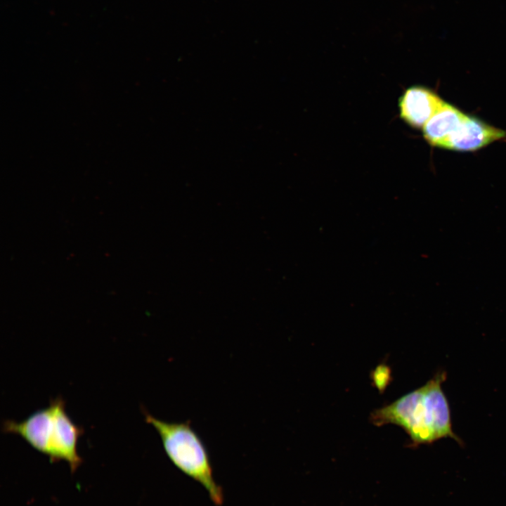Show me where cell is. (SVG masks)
I'll return each mask as SVG.
<instances>
[{
    "instance_id": "cell-1",
    "label": "cell",
    "mask_w": 506,
    "mask_h": 506,
    "mask_svg": "<svg viewBox=\"0 0 506 506\" xmlns=\"http://www.w3.org/2000/svg\"><path fill=\"white\" fill-rule=\"evenodd\" d=\"M446 379V372H438L422 387L374 410L371 422L378 427L399 426L415 446L430 444L443 438L462 444L453 431L449 403L441 387Z\"/></svg>"
},
{
    "instance_id": "cell-2",
    "label": "cell",
    "mask_w": 506,
    "mask_h": 506,
    "mask_svg": "<svg viewBox=\"0 0 506 506\" xmlns=\"http://www.w3.org/2000/svg\"><path fill=\"white\" fill-rule=\"evenodd\" d=\"M2 431L20 436L34 449L48 456L51 462H67L72 471L82 462L77 446L84 429L70 418L60 397L52 399L47 408L34 412L22 422L4 421Z\"/></svg>"
},
{
    "instance_id": "cell-3",
    "label": "cell",
    "mask_w": 506,
    "mask_h": 506,
    "mask_svg": "<svg viewBox=\"0 0 506 506\" xmlns=\"http://www.w3.org/2000/svg\"><path fill=\"white\" fill-rule=\"evenodd\" d=\"M145 420L158 433L164 450L172 464L199 483L210 500L220 506L224 500L221 487L216 481L207 450L190 422H168L143 410Z\"/></svg>"
},
{
    "instance_id": "cell-4",
    "label": "cell",
    "mask_w": 506,
    "mask_h": 506,
    "mask_svg": "<svg viewBox=\"0 0 506 506\" xmlns=\"http://www.w3.org/2000/svg\"><path fill=\"white\" fill-rule=\"evenodd\" d=\"M506 138V131L465 113L446 138L443 149L474 152Z\"/></svg>"
},
{
    "instance_id": "cell-5",
    "label": "cell",
    "mask_w": 506,
    "mask_h": 506,
    "mask_svg": "<svg viewBox=\"0 0 506 506\" xmlns=\"http://www.w3.org/2000/svg\"><path fill=\"white\" fill-rule=\"evenodd\" d=\"M444 101L433 90L421 85L406 89L398 99L400 117L413 129H422Z\"/></svg>"
},
{
    "instance_id": "cell-6",
    "label": "cell",
    "mask_w": 506,
    "mask_h": 506,
    "mask_svg": "<svg viewBox=\"0 0 506 506\" xmlns=\"http://www.w3.org/2000/svg\"><path fill=\"white\" fill-rule=\"evenodd\" d=\"M465 112L446 102L422 128L423 136L432 146L442 148L454 126Z\"/></svg>"
},
{
    "instance_id": "cell-7",
    "label": "cell",
    "mask_w": 506,
    "mask_h": 506,
    "mask_svg": "<svg viewBox=\"0 0 506 506\" xmlns=\"http://www.w3.org/2000/svg\"><path fill=\"white\" fill-rule=\"evenodd\" d=\"M373 385L383 393L391 381V371L389 365L381 363L371 372Z\"/></svg>"
}]
</instances>
